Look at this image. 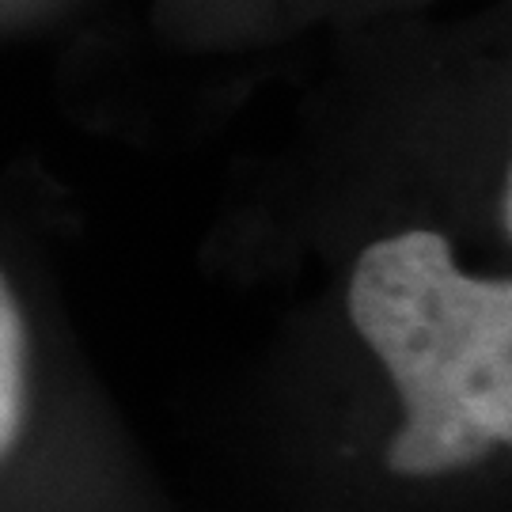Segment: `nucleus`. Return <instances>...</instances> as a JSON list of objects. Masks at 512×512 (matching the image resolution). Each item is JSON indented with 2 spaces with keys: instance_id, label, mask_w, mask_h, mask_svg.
Instances as JSON below:
<instances>
[{
  "instance_id": "nucleus-1",
  "label": "nucleus",
  "mask_w": 512,
  "mask_h": 512,
  "mask_svg": "<svg viewBox=\"0 0 512 512\" xmlns=\"http://www.w3.org/2000/svg\"><path fill=\"white\" fill-rule=\"evenodd\" d=\"M349 319L403 399L387 467L437 478L486 459L512 437V285L471 277L433 228L361 251Z\"/></svg>"
},
{
  "instance_id": "nucleus-2",
  "label": "nucleus",
  "mask_w": 512,
  "mask_h": 512,
  "mask_svg": "<svg viewBox=\"0 0 512 512\" xmlns=\"http://www.w3.org/2000/svg\"><path fill=\"white\" fill-rule=\"evenodd\" d=\"M27 418V327L8 281L0 277V459L16 448Z\"/></svg>"
}]
</instances>
